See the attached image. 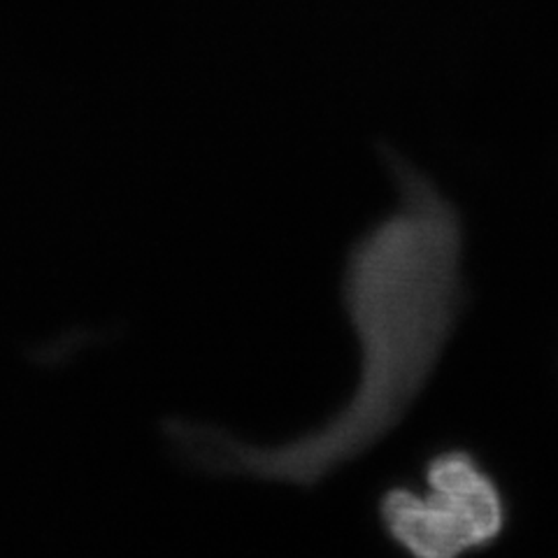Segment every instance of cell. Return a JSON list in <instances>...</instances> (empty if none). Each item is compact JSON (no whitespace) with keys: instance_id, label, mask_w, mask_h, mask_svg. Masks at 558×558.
I'll list each match as a JSON object with an SVG mask.
<instances>
[{"instance_id":"cell-1","label":"cell","mask_w":558,"mask_h":558,"mask_svg":"<svg viewBox=\"0 0 558 558\" xmlns=\"http://www.w3.org/2000/svg\"><path fill=\"white\" fill-rule=\"evenodd\" d=\"M398 205L349 252L342 301L361 375L347 403L295 440L258 447L186 424L180 447L215 473L312 486L389 435L424 391L463 310L459 213L426 174L389 154Z\"/></svg>"},{"instance_id":"cell-2","label":"cell","mask_w":558,"mask_h":558,"mask_svg":"<svg viewBox=\"0 0 558 558\" xmlns=\"http://www.w3.org/2000/svg\"><path fill=\"white\" fill-rule=\"evenodd\" d=\"M428 494L391 488L379 517L396 545L416 558H457L482 549L505 529V500L498 484L470 453L453 449L426 468Z\"/></svg>"}]
</instances>
